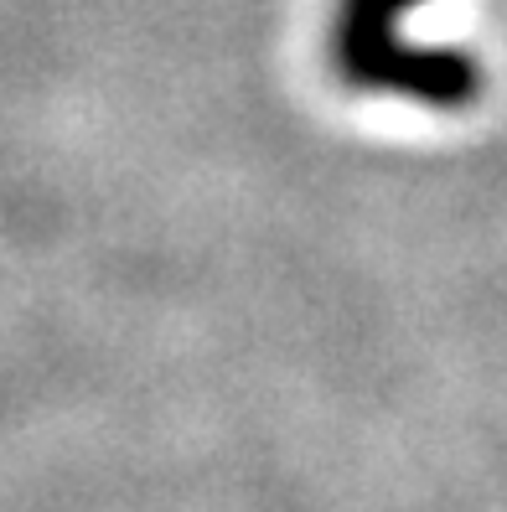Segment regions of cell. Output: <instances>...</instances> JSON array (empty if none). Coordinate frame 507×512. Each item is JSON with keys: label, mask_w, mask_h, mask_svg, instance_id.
Masks as SVG:
<instances>
[{"label": "cell", "mask_w": 507, "mask_h": 512, "mask_svg": "<svg viewBox=\"0 0 507 512\" xmlns=\"http://www.w3.org/2000/svg\"><path fill=\"white\" fill-rule=\"evenodd\" d=\"M430 0H337L332 16V63L337 73L378 99L420 109H466L482 88V73L461 47L420 42V16Z\"/></svg>", "instance_id": "6da1fadb"}]
</instances>
